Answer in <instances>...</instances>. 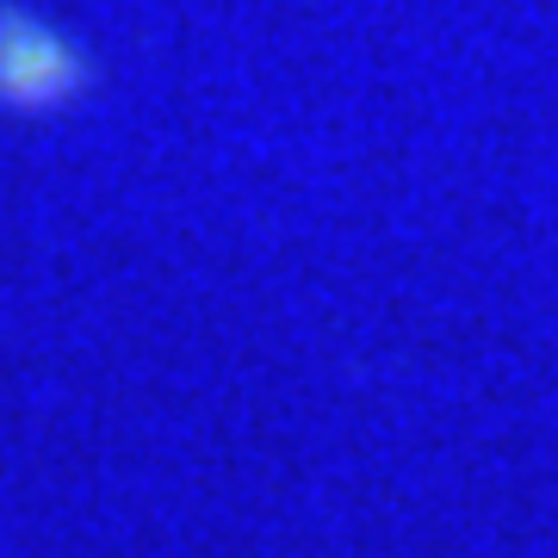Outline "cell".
<instances>
[{
    "label": "cell",
    "mask_w": 558,
    "mask_h": 558,
    "mask_svg": "<svg viewBox=\"0 0 558 558\" xmlns=\"http://www.w3.org/2000/svg\"><path fill=\"white\" fill-rule=\"evenodd\" d=\"M94 87V69L44 20L0 0V106L7 112H57Z\"/></svg>",
    "instance_id": "cell-1"
}]
</instances>
